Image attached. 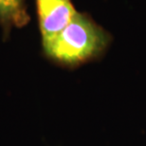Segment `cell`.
<instances>
[{
  "label": "cell",
  "mask_w": 146,
  "mask_h": 146,
  "mask_svg": "<svg viewBox=\"0 0 146 146\" xmlns=\"http://www.w3.org/2000/svg\"><path fill=\"white\" fill-rule=\"evenodd\" d=\"M110 42L107 31L88 15L76 13L60 33L42 41L45 54L61 65L74 66L98 57Z\"/></svg>",
  "instance_id": "6da1fadb"
},
{
  "label": "cell",
  "mask_w": 146,
  "mask_h": 146,
  "mask_svg": "<svg viewBox=\"0 0 146 146\" xmlns=\"http://www.w3.org/2000/svg\"><path fill=\"white\" fill-rule=\"evenodd\" d=\"M42 41L60 33L77 13L71 0H35Z\"/></svg>",
  "instance_id": "7a4b0ae2"
},
{
  "label": "cell",
  "mask_w": 146,
  "mask_h": 146,
  "mask_svg": "<svg viewBox=\"0 0 146 146\" xmlns=\"http://www.w3.org/2000/svg\"><path fill=\"white\" fill-rule=\"evenodd\" d=\"M30 21L26 0H0V26L5 36L13 28H22Z\"/></svg>",
  "instance_id": "3957f363"
}]
</instances>
